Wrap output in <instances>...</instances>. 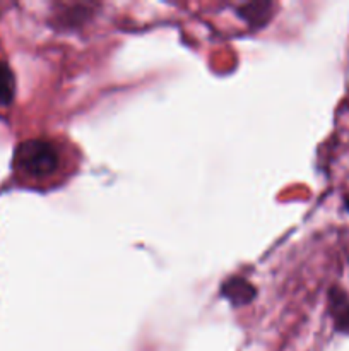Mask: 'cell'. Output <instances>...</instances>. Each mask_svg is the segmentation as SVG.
Masks as SVG:
<instances>
[{
	"label": "cell",
	"mask_w": 349,
	"mask_h": 351,
	"mask_svg": "<svg viewBox=\"0 0 349 351\" xmlns=\"http://www.w3.org/2000/svg\"><path fill=\"white\" fill-rule=\"evenodd\" d=\"M14 165L26 180L51 184L55 178H62L65 175L67 153L62 143L48 137H34L19 144Z\"/></svg>",
	"instance_id": "obj_1"
},
{
	"label": "cell",
	"mask_w": 349,
	"mask_h": 351,
	"mask_svg": "<svg viewBox=\"0 0 349 351\" xmlns=\"http://www.w3.org/2000/svg\"><path fill=\"white\" fill-rule=\"evenodd\" d=\"M222 295L231 302L233 305L248 304L255 297V288L243 278H231L222 285Z\"/></svg>",
	"instance_id": "obj_2"
},
{
	"label": "cell",
	"mask_w": 349,
	"mask_h": 351,
	"mask_svg": "<svg viewBox=\"0 0 349 351\" xmlns=\"http://www.w3.org/2000/svg\"><path fill=\"white\" fill-rule=\"evenodd\" d=\"M16 84H14V75L9 65L0 60V105H7L12 99Z\"/></svg>",
	"instance_id": "obj_3"
},
{
	"label": "cell",
	"mask_w": 349,
	"mask_h": 351,
	"mask_svg": "<svg viewBox=\"0 0 349 351\" xmlns=\"http://www.w3.org/2000/svg\"><path fill=\"white\" fill-rule=\"evenodd\" d=\"M270 9V3L267 2H257V3H243L240 7V12L245 19H248L252 24H262L269 19V12H260V10Z\"/></svg>",
	"instance_id": "obj_4"
},
{
	"label": "cell",
	"mask_w": 349,
	"mask_h": 351,
	"mask_svg": "<svg viewBox=\"0 0 349 351\" xmlns=\"http://www.w3.org/2000/svg\"><path fill=\"white\" fill-rule=\"evenodd\" d=\"M346 206H348V209H349V197L346 199Z\"/></svg>",
	"instance_id": "obj_5"
}]
</instances>
